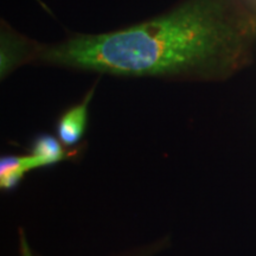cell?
<instances>
[{
	"label": "cell",
	"mask_w": 256,
	"mask_h": 256,
	"mask_svg": "<svg viewBox=\"0 0 256 256\" xmlns=\"http://www.w3.org/2000/svg\"><path fill=\"white\" fill-rule=\"evenodd\" d=\"M255 30L238 0H183L119 30L40 43L34 64L119 78L206 81L244 63Z\"/></svg>",
	"instance_id": "1"
},
{
	"label": "cell",
	"mask_w": 256,
	"mask_h": 256,
	"mask_svg": "<svg viewBox=\"0 0 256 256\" xmlns=\"http://www.w3.org/2000/svg\"><path fill=\"white\" fill-rule=\"evenodd\" d=\"M0 75L2 80L8 78L12 72L25 64H34L40 42L31 40L19 34L10 26L5 20H2L0 34Z\"/></svg>",
	"instance_id": "2"
},
{
	"label": "cell",
	"mask_w": 256,
	"mask_h": 256,
	"mask_svg": "<svg viewBox=\"0 0 256 256\" xmlns=\"http://www.w3.org/2000/svg\"><path fill=\"white\" fill-rule=\"evenodd\" d=\"M96 84L92 87L84 98L80 104L72 106L68 110L64 112L57 121L56 133L57 138L66 147L75 146L81 142L88 124L89 104L94 95Z\"/></svg>",
	"instance_id": "3"
},
{
	"label": "cell",
	"mask_w": 256,
	"mask_h": 256,
	"mask_svg": "<svg viewBox=\"0 0 256 256\" xmlns=\"http://www.w3.org/2000/svg\"><path fill=\"white\" fill-rule=\"evenodd\" d=\"M34 168L38 166L31 154L2 156L0 160V186L6 191L14 190L25 174Z\"/></svg>",
	"instance_id": "4"
},
{
	"label": "cell",
	"mask_w": 256,
	"mask_h": 256,
	"mask_svg": "<svg viewBox=\"0 0 256 256\" xmlns=\"http://www.w3.org/2000/svg\"><path fill=\"white\" fill-rule=\"evenodd\" d=\"M63 146L58 138L51 134H40L32 142L30 154L36 160L38 168H46L58 164L68 158L70 153L66 152Z\"/></svg>",
	"instance_id": "5"
},
{
	"label": "cell",
	"mask_w": 256,
	"mask_h": 256,
	"mask_svg": "<svg viewBox=\"0 0 256 256\" xmlns=\"http://www.w3.org/2000/svg\"><path fill=\"white\" fill-rule=\"evenodd\" d=\"M19 242H20V254L22 256H32L30 246L26 241V236H25L24 230L19 232Z\"/></svg>",
	"instance_id": "6"
}]
</instances>
